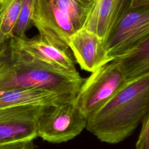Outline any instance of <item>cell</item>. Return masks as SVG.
Listing matches in <instances>:
<instances>
[{"label":"cell","instance_id":"9a60e30c","mask_svg":"<svg viewBox=\"0 0 149 149\" xmlns=\"http://www.w3.org/2000/svg\"><path fill=\"white\" fill-rule=\"evenodd\" d=\"M35 1L36 0H22L19 17L13 31L14 37L17 38L26 37L25 33L32 23Z\"/></svg>","mask_w":149,"mask_h":149},{"label":"cell","instance_id":"6da1fadb","mask_svg":"<svg viewBox=\"0 0 149 149\" xmlns=\"http://www.w3.org/2000/svg\"><path fill=\"white\" fill-rule=\"evenodd\" d=\"M149 112V73L127 81L87 118L86 129L102 142L117 144L133 134Z\"/></svg>","mask_w":149,"mask_h":149},{"label":"cell","instance_id":"7402d4cb","mask_svg":"<svg viewBox=\"0 0 149 149\" xmlns=\"http://www.w3.org/2000/svg\"><path fill=\"white\" fill-rule=\"evenodd\" d=\"M3 65V61H0V72H1V70L2 68Z\"/></svg>","mask_w":149,"mask_h":149},{"label":"cell","instance_id":"44dd1931","mask_svg":"<svg viewBox=\"0 0 149 149\" xmlns=\"http://www.w3.org/2000/svg\"><path fill=\"white\" fill-rule=\"evenodd\" d=\"M79 1L87 5H93L95 0H79Z\"/></svg>","mask_w":149,"mask_h":149},{"label":"cell","instance_id":"d6986e66","mask_svg":"<svg viewBox=\"0 0 149 149\" xmlns=\"http://www.w3.org/2000/svg\"><path fill=\"white\" fill-rule=\"evenodd\" d=\"M33 140H29L24 143V144L19 149H35Z\"/></svg>","mask_w":149,"mask_h":149},{"label":"cell","instance_id":"e0dca14e","mask_svg":"<svg viewBox=\"0 0 149 149\" xmlns=\"http://www.w3.org/2000/svg\"><path fill=\"white\" fill-rule=\"evenodd\" d=\"M26 141H15L0 144V149H19Z\"/></svg>","mask_w":149,"mask_h":149},{"label":"cell","instance_id":"5b68a950","mask_svg":"<svg viewBox=\"0 0 149 149\" xmlns=\"http://www.w3.org/2000/svg\"><path fill=\"white\" fill-rule=\"evenodd\" d=\"M148 35L149 4L130 6L104 43L109 56L114 60Z\"/></svg>","mask_w":149,"mask_h":149},{"label":"cell","instance_id":"ffe728a7","mask_svg":"<svg viewBox=\"0 0 149 149\" xmlns=\"http://www.w3.org/2000/svg\"><path fill=\"white\" fill-rule=\"evenodd\" d=\"M13 0H0V12L5 9Z\"/></svg>","mask_w":149,"mask_h":149},{"label":"cell","instance_id":"7c38bea8","mask_svg":"<svg viewBox=\"0 0 149 149\" xmlns=\"http://www.w3.org/2000/svg\"><path fill=\"white\" fill-rule=\"evenodd\" d=\"M114 60L122 67L127 81L149 73V35Z\"/></svg>","mask_w":149,"mask_h":149},{"label":"cell","instance_id":"ba28073f","mask_svg":"<svg viewBox=\"0 0 149 149\" xmlns=\"http://www.w3.org/2000/svg\"><path fill=\"white\" fill-rule=\"evenodd\" d=\"M69 48L80 68L91 73L113 61L104 40L84 28L77 31L71 37Z\"/></svg>","mask_w":149,"mask_h":149},{"label":"cell","instance_id":"5bb4252c","mask_svg":"<svg viewBox=\"0 0 149 149\" xmlns=\"http://www.w3.org/2000/svg\"><path fill=\"white\" fill-rule=\"evenodd\" d=\"M22 0H13L0 12V49L4 42L13 36Z\"/></svg>","mask_w":149,"mask_h":149},{"label":"cell","instance_id":"277c9868","mask_svg":"<svg viewBox=\"0 0 149 149\" xmlns=\"http://www.w3.org/2000/svg\"><path fill=\"white\" fill-rule=\"evenodd\" d=\"M87 120L74 100L47 106L37 119V136L49 143L66 142L86 128Z\"/></svg>","mask_w":149,"mask_h":149},{"label":"cell","instance_id":"3957f363","mask_svg":"<svg viewBox=\"0 0 149 149\" xmlns=\"http://www.w3.org/2000/svg\"><path fill=\"white\" fill-rule=\"evenodd\" d=\"M127 82L122 67L113 60L84 79L74 102L87 119L110 100Z\"/></svg>","mask_w":149,"mask_h":149},{"label":"cell","instance_id":"603a6c76","mask_svg":"<svg viewBox=\"0 0 149 149\" xmlns=\"http://www.w3.org/2000/svg\"><path fill=\"white\" fill-rule=\"evenodd\" d=\"M2 52H3V51H2V50H1V49H0V56L2 55Z\"/></svg>","mask_w":149,"mask_h":149},{"label":"cell","instance_id":"ac0fdd59","mask_svg":"<svg viewBox=\"0 0 149 149\" xmlns=\"http://www.w3.org/2000/svg\"><path fill=\"white\" fill-rule=\"evenodd\" d=\"M149 4V0H132L131 6Z\"/></svg>","mask_w":149,"mask_h":149},{"label":"cell","instance_id":"52a82bcc","mask_svg":"<svg viewBox=\"0 0 149 149\" xmlns=\"http://www.w3.org/2000/svg\"><path fill=\"white\" fill-rule=\"evenodd\" d=\"M43 106L0 108V144L27 141L37 137V119Z\"/></svg>","mask_w":149,"mask_h":149},{"label":"cell","instance_id":"8992f818","mask_svg":"<svg viewBox=\"0 0 149 149\" xmlns=\"http://www.w3.org/2000/svg\"><path fill=\"white\" fill-rule=\"evenodd\" d=\"M32 23L42 40L61 49L69 51L71 37L76 30L69 17L52 0H36Z\"/></svg>","mask_w":149,"mask_h":149},{"label":"cell","instance_id":"4fadbf2b","mask_svg":"<svg viewBox=\"0 0 149 149\" xmlns=\"http://www.w3.org/2000/svg\"><path fill=\"white\" fill-rule=\"evenodd\" d=\"M52 1L69 17L76 31L84 27L94 6V4L87 5L79 0H52Z\"/></svg>","mask_w":149,"mask_h":149},{"label":"cell","instance_id":"7a4b0ae2","mask_svg":"<svg viewBox=\"0 0 149 149\" xmlns=\"http://www.w3.org/2000/svg\"><path fill=\"white\" fill-rule=\"evenodd\" d=\"M84 78L38 61L9 42L8 61L0 72V90L33 87L56 93L74 100Z\"/></svg>","mask_w":149,"mask_h":149},{"label":"cell","instance_id":"8fae6325","mask_svg":"<svg viewBox=\"0 0 149 149\" xmlns=\"http://www.w3.org/2000/svg\"><path fill=\"white\" fill-rule=\"evenodd\" d=\"M56 93L48 90L24 87L0 90V108L17 106H51L72 101Z\"/></svg>","mask_w":149,"mask_h":149},{"label":"cell","instance_id":"2e32d148","mask_svg":"<svg viewBox=\"0 0 149 149\" xmlns=\"http://www.w3.org/2000/svg\"><path fill=\"white\" fill-rule=\"evenodd\" d=\"M136 148V149H149V112L142 122L141 129Z\"/></svg>","mask_w":149,"mask_h":149},{"label":"cell","instance_id":"30bf717a","mask_svg":"<svg viewBox=\"0 0 149 149\" xmlns=\"http://www.w3.org/2000/svg\"><path fill=\"white\" fill-rule=\"evenodd\" d=\"M132 0H95L84 29L105 41L129 9Z\"/></svg>","mask_w":149,"mask_h":149},{"label":"cell","instance_id":"9c48e42d","mask_svg":"<svg viewBox=\"0 0 149 149\" xmlns=\"http://www.w3.org/2000/svg\"><path fill=\"white\" fill-rule=\"evenodd\" d=\"M15 46L29 56L54 68L70 73H79L68 51L61 49L42 40L39 36L32 38L12 37Z\"/></svg>","mask_w":149,"mask_h":149}]
</instances>
